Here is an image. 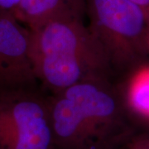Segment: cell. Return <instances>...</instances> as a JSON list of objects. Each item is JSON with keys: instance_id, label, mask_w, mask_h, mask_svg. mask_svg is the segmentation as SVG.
<instances>
[{"instance_id": "5", "label": "cell", "mask_w": 149, "mask_h": 149, "mask_svg": "<svg viewBox=\"0 0 149 149\" xmlns=\"http://www.w3.org/2000/svg\"><path fill=\"white\" fill-rule=\"evenodd\" d=\"M30 29L0 9V93L42 88L30 53Z\"/></svg>"}, {"instance_id": "1", "label": "cell", "mask_w": 149, "mask_h": 149, "mask_svg": "<svg viewBox=\"0 0 149 149\" xmlns=\"http://www.w3.org/2000/svg\"><path fill=\"white\" fill-rule=\"evenodd\" d=\"M54 149H128L140 129L118 81L81 82L49 94Z\"/></svg>"}, {"instance_id": "3", "label": "cell", "mask_w": 149, "mask_h": 149, "mask_svg": "<svg viewBox=\"0 0 149 149\" xmlns=\"http://www.w3.org/2000/svg\"><path fill=\"white\" fill-rule=\"evenodd\" d=\"M86 17L118 81L148 61L149 25L143 7L132 0H86Z\"/></svg>"}, {"instance_id": "8", "label": "cell", "mask_w": 149, "mask_h": 149, "mask_svg": "<svg viewBox=\"0 0 149 149\" xmlns=\"http://www.w3.org/2000/svg\"><path fill=\"white\" fill-rule=\"evenodd\" d=\"M128 149H149V134L141 132L135 138Z\"/></svg>"}, {"instance_id": "7", "label": "cell", "mask_w": 149, "mask_h": 149, "mask_svg": "<svg viewBox=\"0 0 149 149\" xmlns=\"http://www.w3.org/2000/svg\"><path fill=\"white\" fill-rule=\"evenodd\" d=\"M128 114L141 132L149 130V61L118 81Z\"/></svg>"}, {"instance_id": "2", "label": "cell", "mask_w": 149, "mask_h": 149, "mask_svg": "<svg viewBox=\"0 0 149 149\" xmlns=\"http://www.w3.org/2000/svg\"><path fill=\"white\" fill-rule=\"evenodd\" d=\"M84 19L58 17L29 28L35 74L50 95L89 80L118 81L106 52Z\"/></svg>"}, {"instance_id": "6", "label": "cell", "mask_w": 149, "mask_h": 149, "mask_svg": "<svg viewBox=\"0 0 149 149\" xmlns=\"http://www.w3.org/2000/svg\"><path fill=\"white\" fill-rule=\"evenodd\" d=\"M13 14L32 29L54 18H85L86 0H20Z\"/></svg>"}, {"instance_id": "10", "label": "cell", "mask_w": 149, "mask_h": 149, "mask_svg": "<svg viewBox=\"0 0 149 149\" xmlns=\"http://www.w3.org/2000/svg\"><path fill=\"white\" fill-rule=\"evenodd\" d=\"M133 2L136 3L141 7H143L144 9L148 8L149 7V0H132Z\"/></svg>"}, {"instance_id": "4", "label": "cell", "mask_w": 149, "mask_h": 149, "mask_svg": "<svg viewBox=\"0 0 149 149\" xmlns=\"http://www.w3.org/2000/svg\"><path fill=\"white\" fill-rule=\"evenodd\" d=\"M0 149H54L49 94L0 93Z\"/></svg>"}, {"instance_id": "12", "label": "cell", "mask_w": 149, "mask_h": 149, "mask_svg": "<svg viewBox=\"0 0 149 149\" xmlns=\"http://www.w3.org/2000/svg\"><path fill=\"white\" fill-rule=\"evenodd\" d=\"M148 50H149V34H148Z\"/></svg>"}, {"instance_id": "9", "label": "cell", "mask_w": 149, "mask_h": 149, "mask_svg": "<svg viewBox=\"0 0 149 149\" xmlns=\"http://www.w3.org/2000/svg\"><path fill=\"white\" fill-rule=\"evenodd\" d=\"M20 0H0V9L9 11L12 13L16 9Z\"/></svg>"}, {"instance_id": "11", "label": "cell", "mask_w": 149, "mask_h": 149, "mask_svg": "<svg viewBox=\"0 0 149 149\" xmlns=\"http://www.w3.org/2000/svg\"><path fill=\"white\" fill-rule=\"evenodd\" d=\"M146 11V15H147V19H148V25H149V7L148 8H146L145 9Z\"/></svg>"}, {"instance_id": "13", "label": "cell", "mask_w": 149, "mask_h": 149, "mask_svg": "<svg viewBox=\"0 0 149 149\" xmlns=\"http://www.w3.org/2000/svg\"><path fill=\"white\" fill-rule=\"evenodd\" d=\"M146 133H148V134H149V130H148V131H147Z\"/></svg>"}]
</instances>
